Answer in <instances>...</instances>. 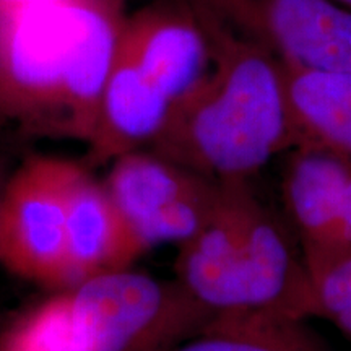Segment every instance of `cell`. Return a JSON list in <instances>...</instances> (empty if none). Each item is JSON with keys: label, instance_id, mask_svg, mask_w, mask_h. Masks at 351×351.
I'll return each mask as SVG.
<instances>
[{"label": "cell", "instance_id": "obj_9", "mask_svg": "<svg viewBox=\"0 0 351 351\" xmlns=\"http://www.w3.org/2000/svg\"><path fill=\"white\" fill-rule=\"evenodd\" d=\"M283 202L311 282L351 254V165L295 148L283 174Z\"/></svg>", "mask_w": 351, "mask_h": 351}, {"label": "cell", "instance_id": "obj_2", "mask_svg": "<svg viewBox=\"0 0 351 351\" xmlns=\"http://www.w3.org/2000/svg\"><path fill=\"white\" fill-rule=\"evenodd\" d=\"M205 13L215 34V65L174 104L152 150L213 179L252 178L271 158L295 148L283 69Z\"/></svg>", "mask_w": 351, "mask_h": 351}, {"label": "cell", "instance_id": "obj_3", "mask_svg": "<svg viewBox=\"0 0 351 351\" xmlns=\"http://www.w3.org/2000/svg\"><path fill=\"white\" fill-rule=\"evenodd\" d=\"M217 317L181 287L132 269L57 289L0 333L7 351H168Z\"/></svg>", "mask_w": 351, "mask_h": 351}, {"label": "cell", "instance_id": "obj_15", "mask_svg": "<svg viewBox=\"0 0 351 351\" xmlns=\"http://www.w3.org/2000/svg\"><path fill=\"white\" fill-rule=\"evenodd\" d=\"M65 2V0H0V15H7V13L23 10L29 7L39 5H51V3Z\"/></svg>", "mask_w": 351, "mask_h": 351}, {"label": "cell", "instance_id": "obj_7", "mask_svg": "<svg viewBox=\"0 0 351 351\" xmlns=\"http://www.w3.org/2000/svg\"><path fill=\"white\" fill-rule=\"evenodd\" d=\"M251 178L219 179L217 207L204 226L179 245L178 282L215 315L245 313L249 274Z\"/></svg>", "mask_w": 351, "mask_h": 351}, {"label": "cell", "instance_id": "obj_11", "mask_svg": "<svg viewBox=\"0 0 351 351\" xmlns=\"http://www.w3.org/2000/svg\"><path fill=\"white\" fill-rule=\"evenodd\" d=\"M67 245L73 285L132 269L145 249L127 225L104 182L78 166L69 192Z\"/></svg>", "mask_w": 351, "mask_h": 351}, {"label": "cell", "instance_id": "obj_10", "mask_svg": "<svg viewBox=\"0 0 351 351\" xmlns=\"http://www.w3.org/2000/svg\"><path fill=\"white\" fill-rule=\"evenodd\" d=\"M171 109L173 103L163 91L119 47L101 95L95 132L86 143L88 161L112 163L153 145L168 124Z\"/></svg>", "mask_w": 351, "mask_h": 351}, {"label": "cell", "instance_id": "obj_8", "mask_svg": "<svg viewBox=\"0 0 351 351\" xmlns=\"http://www.w3.org/2000/svg\"><path fill=\"white\" fill-rule=\"evenodd\" d=\"M119 47L173 106L215 65L212 23L194 0H161L129 13Z\"/></svg>", "mask_w": 351, "mask_h": 351}, {"label": "cell", "instance_id": "obj_1", "mask_svg": "<svg viewBox=\"0 0 351 351\" xmlns=\"http://www.w3.org/2000/svg\"><path fill=\"white\" fill-rule=\"evenodd\" d=\"M127 15V0L0 15V117L32 135L90 142Z\"/></svg>", "mask_w": 351, "mask_h": 351}, {"label": "cell", "instance_id": "obj_17", "mask_svg": "<svg viewBox=\"0 0 351 351\" xmlns=\"http://www.w3.org/2000/svg\"><path fill=\"white\" fill-rule=\"evenodd\" d=\"M7 176H8V173H5V169H3V165L0 163V194H2V189H3V184H5Z\"/></svg>", "mask_w": 351, "mask_h": 351}, {"label": "cell", "instance_id": "obj_18", "mask_svg": "<svg viewBox=\"0 0 351 351\" xmlns=\"http://www.w3.org/2000/svg\"><path fill=\"white\" fill-rule=\"evenodd\" d=\"M335 2H339V3H341V5L351 8V0H335Z\"/></svg>", "mask_w": 351, "mask_h": 351}, {"label": "cell", "instance_id": "obj_12", "mask_svg": "<svg viewBox=\"0 0 351 351\" xmlns=\"http://www.w3.org/2000/svg\"><path fill=\"white\" fill-rule=\"evenodd\" d=\"M282 69L295 148L351 165V72Z\"/></svg>", "mask_w": 351, "mask_h": 351}, {"label": "cell", "instance_id": "obj_14", "mask_svg": "<svg viewBox=\"0 0 351 351\" xmlns=\"http://www.w3.org/2000/svg\"><path fill=\"white\" fill-rule=\"evenodd\" d=\"M314 317L333 320L351 309V254L313 282Z\"/></svg>", "mask_w": 351, "mask_h": 351}, {"label": "cell", "instance_id": "obj_4", "mask_svg": "<svg viewBox=\"0 0 351 351\" xmlns=\"http://www.w3.org/2000/svg\"><path fill=\"white\" fill-rule=\"evenodd\" d=\"M77 163L33 155L8 173L0 194V265L44 288L72 287L69 192Z\"/></svg>", "mask_w": 351, "mask_h": 351}, {"label": "cell", "instance_id": "obj_19", "mask_svg": "<svg viewBox=\"0 0 351 351\" xmlns=\"http://www.w3.org/2000/svg\"><path fill=\"white\" fill-rule=\"evenodd\" d=\"M0 351H7V350H3V348H0Z\"/></svg>", "mask_w": 351, "mask_h": 351}, {"label": "cell", "instance_id": "obj_5", "mask_svg": "<svg viewBox=\"0 0 351 351\" xmlns=\"http://www.w3.org/2000/svg\"><path fill=\"white\" fill-rule=\"evenodd\" d=\"M289 69L351 72V8L335 0H194Z\"/></svg>", "mask_w": 351, "mask_h": 351}, {"label": "cell", "instance_id": "obj_13", "mask_svg": "<svg viewBox=\"0 0 351 351\" xmlns=\"http://www.w3.org/2000/svg\"><path fill=\"white\" fill-rule=\"evenodd\" d=\"M168 351H328L301 319L269 313L217 315Z\"/></svg>", "mask_w": 351, "mask_h": 351}, {"label": "cell", "instance_id": "obj_16", "mask_svg": "<svg viewBox=\"0 0 351 351\" xmlns=\"http://www.w3.org/2000/svg\"><path fill=\"white\" fill-rule=\"evenodd\" d=\"M332 322L335 324V326L339 327L346 337H350L351 339V309L346 311V313H343L341 315H339V317L333 319Z\"/></svg>", "mask_w": 351, "mask_h": 351}, {"label": "cell", "instance_id": "obj_6", "mask_svg": "<svg viewBox=\"0 0 351 351\" xmlns=\"http://www.w3.org/2000/svg\"><path fill=\"white\" fill-rule=\"evenodd\" d=\"M104 186L145 251L191 239L207 223L219 195V179L153 150L114 160Z\"/></svg>", "mask_w": 351, "mask_h": 351}]
</instances>
